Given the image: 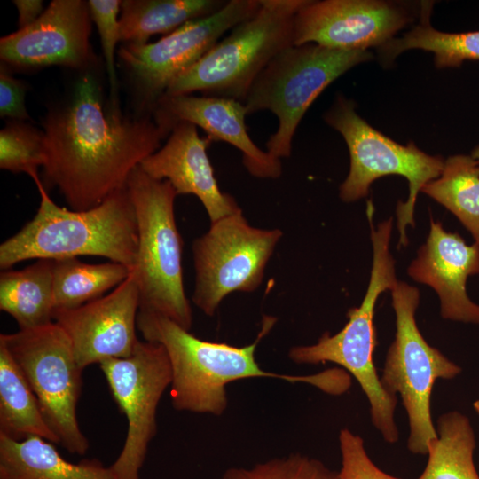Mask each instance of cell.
Segmentation results:
<instances>
[{"mask_svg":"<svg viewBox=\"0 0 479 479\" xmlns=\"http://www.w3.org/2000/svg\"><path fill=\"white\" fill-rule=\"evenodd\" d=\"M99 367L128 421L122 449L109 467L114 479H139L157 431V407L172 381L167 351L160 343L139 341L130 356L105 360Z\"/></svg>","mask_w":479,"mask_h":479,"instance_id":"4fadbf2b","label":"cell"},{"mask_svg":"<svg viewBox=\"0 0 479 479\" xmlns=\"http://www.w3.org/2000/svg\"><path fill=\"white\" fill-rule=\"evenodd\" d=\"M260 5L261 0H229L218 12L189 21L154 43H124L118 56L133 87L139 115L153 114L171 82Z\"/></svg>","mask_w":479,"mask_h":479,"instance_id":"8fae6325","label":"cell"},{"mask_svg":"<svg viewBox=\"0 0 479 479\" xmlns=\"http://www.w3.org/2000/svg\"><path fill=\"white\" fill-rule=\"evenodd\" d=\"M130 272L128 267L114 262L91 264L77 257L52 260L55 310L77 308L103 296L122 283Z\"/></svg>","mask_w":479,"mask_h":479,"instance_id":"484cf974","label":"cell"},{"mask_svg":"<svg viewBox=\"0 0 479 479\" xmlns=\"http://www.w3.org/2000/svg\"><path fill=\"white\" fill-rule=\"evenodd\" d=\"M26 85L21 80L7 73L4 67L0 72V116L14 121L29 120L25 104Z\"/></svg>","mask_w":479,"mask_h":479,"instance_id":"1f68e13d","label":"cell"},{"mask_svg":"<svg viewBox=\"0 0 479 479\" xmlns=\"http://www.w3.org/2000/svg\"><path fill=\"white\" fill-rule=\"evenodd\" d=\"M219 479H337V472L318 459L294 453L248 467L228 468Z\"/></svg>","mask_w":479,"mask_h":479,"instance_id":"f1b7e54d","label":"cell"},{"mask_svg":"<svg viewBox=\"0 0 479 479\" xmlns=\"http://www.w3.org/2000/svg\"><path fill=\"white\" fill-rule=\"evenodd\" d=\"M226 0H124L120 14V38L128 44H145L151 36L169 35L184 24L211 15Z\"/></svg>","mask_w":479,"mask_h":479,"instance_id":"44dd1931","label":"cell"},{"mask_svg":"<svg viewBox=\"0 0 479 479\" xmlns=\"http://www.w3.org/2000/svg\"><path fill=\"white\" fill-rule=\"evenodd\" d=\"M91 15L83 0H53L31 25L0 40V59L17 68L52 65L83 71L94 66Z\"/></svg>","mask_w":479,"mask_h":479,"instance_id":"9a60e30c","label":"cell"},{"mask_svg":"<svg viewBox=\"0 0 479 479\" xmlns=\"http://www.w3.org/2000/svg\"><path fill=\"white\" fill-rule=\"evenodd\" d=\"M427 465L418 479H479L474 464L475 436L468 417L458 411L436 420Z\"/></svg>","mask_w":479,"mask_h":479,"instance_id":"d4e9b609","label":"cell"},{"mask_svg":"<svg viewBox=\"0 0 479 479\" xmlns=\"http://www.w3.org/2000/svg\"><path fill=\"white\" fill-rule=\"evenodd\" d=\"M476 161L479 162V145L475 146L470 154Z\"/></svg>","mask_w":479,"mask_h":479,"instance_id":"836d02e7","label":"cell"},{"mask_svg":"<svg viewBox=\"0 0 479 479\" xmlns=\"http://www.w3.org/2000/svg\"><path fill=\"white\" fill-rule=\"evenodd\" d=\"M372 58L369 51L316 43L292 45L277 54L243 102L247 114L270 111L278 119V128L266 142L267 152L279 160L289 157L297 127L314 100L342 75Z\"/></svg>","mask_w":479,"mask_h":479,"instance_id":"52a82bcc","label":"cell"},{"mask_svg":"<svg viewBox=\"0 0 479 479\" xmlns=\"http://www.w3.org/2000/svg\"><path fill=\"white\" fill-rule=\"evenodd\" d=\"M0 309L15 319L20 330L53 322L52 260L39 259L24 269L2 271Z\"/></svg>","mask_w":479,"mask_h":479,"instance_id":"7402d4cb","label":"cell"},{"mask_svg":"<svg viewBox=\"0 0 479 479\" xmlns=\"http://www.w3.org/2000/svg\"><path fill=\"white\" fill-rule=\"evenodd\" d=\"M433 3L423 2L419 22L399 37L377 49L379 60L389 66L402 52L420 49L434 53L437 68L459 67L467 60H479V30L449 33L430 24Z\"/></svg>","mask_w":479,"mask_h":479,"instance_id":"cb8c5ba5","label":"cell"},{"mask_svg":"<svg viewBox=\"0 0 479 479\" xmlns=\"http://www.w3.org/2000/svg\"><path fill=\"white\" fill-rule=\"evenodd\" d=\"M139 308L138 287L131 271L110 294L77 308L54 310L53 321L67 334L75 358L84 370L133 353L140 341L137 336Z\"/></svg>","mask_w":479,"mask_h":479,"instance_id":"2e32d148","label":"cell"},{"mask_svg":"<svg viewBox=\"0 0 479 479\" xmlns=\"http://www.w3.org/2000/svg\"><path fill=\"white\" fill-rule=\"evenodd\" d=\"M281 237L279 229L251 226L242 211L211 223L192 244L193 303L212 317L229 294L255 291Z\"/></svg>","mask_w":479,"mask_h":479,"instance_id":"7c38bea8","label":"cell"},{"mask_svg":"<svg viewBox=\"0 0 479 479\" xmlns=\"http://www.w3.org/2000/svg\"><path fill=\"white\" fill-rule=\"evenodd\" d=\"M391 298L396 334L380 380L389 394H399L402 399L409 421L408 450L428 455L430 442L437 438L430 408L434 384L437 379H453L461 368L429 345L420 334L415 319L418 288L397 280Z\"/></svg>","mask_w":479,"mask_h":479,"instance_id":"9c48e42d","label":"cell"},{"mask_svg":"<svg viewBox=\"0 0 479 479\" xmlns=\"http://www.w3.org/2000/svg\"><path fill=\"white\" fill-rule=\"evenodd\" d=\"M18 11L19 29L33 24L44 12L42 0H14Z\"/></svg>","mask_w":479,"mask_h":479,"instance_id":"d6a6232c","label":"cell"},{"mask_svg":"<svg viewBox=\"0 0 479 479\" xmlns=\"http://www.w3.org/2000/svg\"><path fill=\"white\" fill-rule=\"evenodd\" d=\"M473 407H474L475 412H476V413L478 414V416H479V399L476 400L475 402H474Z\"/></svg>","mask_w":479,"mask_h":479,"instance_id":"e575fe53","label":"cell"},{"mask_svg":"<svg viewBox=\"0 0 479 479\" xmlns=\"http://www.w3.org/2000/svg\"><path fill=\"white\" fill-rule=\"evenodd\" d=\"M452 212L479 245V162L471 155L455 154L444 161L439 177L421 189Z\"/></svg>","mask_w":479,"mask_h":479,"instance_id":"4316f807","label":"cell"},{"mask_svg":"<svg viewBox=\"0 0 479 479\" xmlns=\"http://www.w3.org/2000/svg\"><path fill=\"white\" fill-rule=\"evenodd\" d=\"M3 344L34 391L43 416L69 453L83 455L90 443L80 428L76 407L82 369L67 338L54 321L35 328L1 334Z\"/></svg>","mask_w":479,"mask_h":479,"instance_id":"30bf717a","label":"cell"},{"mask_svg":"<svg viewBox=\"0 0 479 479\" xmlns=\"http://www.w3.org/2000/svg\"><path fill=\"white\" fill-rule=\"evenodd\" d=\"M305 0H261L257 12L233 27L177 76L163 96L200 92L244 102L253 82L280 51L294 45V22Z\"/></svg>","mask_w":479,"mask_h":479,"instance_id":"8992f818","label":"cell"},{"mask_svg":"<svg viewBox=\"0 0 479 479\" xmlns=\"http://www.w3.org/2000/svg\"><path fill=\"white\" fill-rule=\"evenodd\" d=\"M211 143L208 137L199 135L194 124L181 122L139 167L153 178L169 181L177 195L198 197L213 223L241 208L232 196L220 190L207 153Z\"/></svg>","mask_w":479,"mask_h":479,"instance_id":"d6986e66","label":"cell"},{"mask_svg":"<svg viewBox=\"0 0 479 479\" xmlns=\"http://www.w3.org/2000/svg\"><path fill=\"white\" fill-rule=\"evenodd\" d=\"M137 224V262L139 310L160 313L189 330L192 312L183 279V240L175 218L177 196L171 184L148 176L139 166L127 184Z\"/></svg>","mask_w":479,"mask_h":479,"instance_id":"5b68a950","label":"cell"},{"mask_svg":"<svg viewBox=\"0 0 479 479\" xmlns=\"http://www.w3.org/2000/svg\"><path fill=\"white\" fill-rule=\"evenodd\" d=\"M275 322L274 317H264L256 339L243 347L200 339L169 318L151 310H139L137 326L145 341L160 343L167 351L172 372L170 397L177 411L221 415L228 404L226 386L248 378L308 383L338 395L343 387L340 369L311 375H289L260 367L255 349Z\"/></svg>","mask_w":479,"mask_h":479,"instance_id":"7a4b0ae2","label":"cell"},{"mask_svg":"<svg viewBox=\"0 0 479 479\" xmlns=\"http://www.w3.org/2000/svg\"><path fill=\"white\" fill-rule=\"evenodd\" d=\"M324 121L337 130L348 146L349 172L340 185L339 196L352 202L367 196L372 183L385 176L399 175L409 183L408 199L397 205L398 246L405 247L407 225L414 226V206L419 192L442 173L444 160L420 150L412 142L400 145L373 128L356 112V104L342 94L325 113Z\"/></svg>","mask_w":479,"mask_h":479,"instance_id":"ba28073f","label":"cell"},{"mask_svg":"<svg viewBox=\"0 0 479 479\" xmlns=\"http://www.w3.org/2000/svg\"><path fill=\"white\" fill-rule=\"evenodd\" d=\"M408 274L436 292L443 318L479 325V305L466 290L467 278L479 274V245H467L459 233L445 231L431 217L429 234Z\"/></svg>","mask_w":479,"mask_h":479,"instance_id":"ac0fdd59","label":"cell"},{"mask_svg":"<svg viewBox=\"0 0 479 479\" xmlns=\"http://www.w3.org/2000/svg\"><path fill=\"white\" fill-rule=\"evenodd\" d=\"M43 122V174L73 210H87L126 186L134 169L166 138L153 114L125 117L104 102L92 67Z\"/></svg>","mask_w":479,"mask_h":479,"instance_id":"6da1fadb","label":"cell"},{"mask_svg":"<svg viewBox=\"0 0 479 479\" xmlns=\"http://www.w3.org/2000/svg\"><path fill=\"white\" fill-rule=\"evenodd\" d=\"M0 435L12 440L38 436L59 444L37 398L7 349L0 343Z\"/></svg>","mask_w":479,"mask_h":479,"instance_id":"603a6c76","label":"cell"},{"mask_svg":"<svg viewBox=\"0 0 479 479\" xmlns=\"http://www.w3.org/2000/svg\"><path fill=\"white\" fill-rule=\"evenodd\" d=\"M247 110L243 103L227 98L192 94L163 96L153 117L166 137L181 122L201 128L212 142L224 141L242 153V162L250 175L258 178H278L281 161L259 148L248 135Z\"/></svg>","mask_w":479,"mask_h":479,"instance_id":"e0dca14e","label":"cell"},{"mask_svg":"<svg viewBox=\"0 0 479 479\" xmlns=\"http://www.w3.org/2000/svg\"><path fill=\"white\" fill-rule=\"evenodd\" d=\"M373 211L366 209L373 254L369 285L360 306L348 311V322L341 331L333 335L324 333L312 345L294 346L289 349L288 357L296 364L332 362L349 372L368 399L373 425L386 442L394 444L399 439L394 419L397 399L383 389L373 364L376 302L381 293L391 290L397 282L395 260L389 251L393 218L375 228L372 222Z\"/></svg>","mask_w":479,"mask_h":479,"instance_id":"277c9868","label":"cell"},{"mask_svg":"<svg viewBox=\"0 0 479 479\" xmlns=\"http://www.w3.org/2000/svg\"><path fill=\"white\" fill-rule=\"evenodd\" d=\"M0 479H114L97 459H65L54 444L38 437L12 440L0 435Z\"/></svg>","mask_w":479,"mask_h":479,"instance_id":"ffe728a7","label":"cell"},{"mask_svg":"<svg viewBox=\"0 0 479 479\" xmlns=\"http://www.w3.org/2000/svg\"><path fill=\"white\" fill-rule=\"evenodd\" d=\"M40 204L34 218L0 245V267L9 270L26 260L94 255L136 265L138 235L135 209L127 187L98 206L73 210L58 206L41 180L35 182Z\"/></svg>","mask_w":479,"mask_h":479,"instance_id":"3957f363","label":"cell"},{"mask_svg":"<svg viewBox=\"0 0 479 479\" xmlns=\"http://www.w3.org/2000/svg\"><path fill=\"white\" fill-rule=\"evenodd\" d=\"M342 467L337 479H401L381 470L369 458L361 436L342 428L339 433Z\"/></svg>","mask_w":479,"mask_h":479,"instance_id":"4dcf8cb0","label":"cell"},{"mask_svg":"<svg viewBox=\"0 0 479 479\" xmlns=\"http://www.w3.org/2000/svg\"><path fill=\"white\" fill-rule=\"evenodd\" d=\"M92 20L95 22L100 37L105 66L110 86V103L119 106V82L115 67L116 44L120 38V17L122 1L90 0L88 1Z\"/></svg>","mask_w":479,"mask_h":479,"instance_id":"f546056e","label":"cell"},{"mask_svg":"<svg viewBox=\"0 0 479 479\" xmlns=\"http://www.w3.org/2000/svg\"><path fill=\"white\" fill-rule=\"evenodd\" d=\"M418 4L381 0H305L294 22V45L348 51L380 48L420 17Z\"/></svg>","mask_w":479,"mask_h":479,"instance_id":"5bb4252c","label":"cell"},{"mask_svg":"<svg viewBox=\"0 0 479 479\" xmlns=\"http://www.w3.org/2000/svg\"><path fill=\"white\" fill-rule=\"evenodd\" d=\"M45 163L44 133L31 124L12 120L0 131V168L24 172L40 180L38 168Z\"/></svg>","mask_w":479,"mask_h":479,"instance_id":"83f0119b","label":"cell"}]
</instances>
